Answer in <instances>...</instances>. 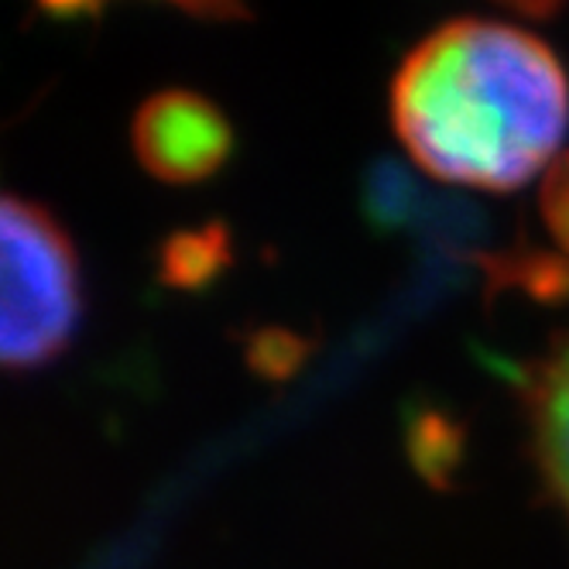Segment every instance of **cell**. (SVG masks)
Returning <instances> with one entry per match:
<instances>
[{
  "instance_id": "obj_7",
  "label": "cell",
  "mask_w": 569,
  "mask_h": 569,
  "mask_svg": "<svg viewBox=\"0 0 569 569\" xmlns=\"http://www.w3.org/2000/svg\"><path fill=\"white\" fill-rule=\"evenodd\" d=\"M501 4L515 8V11H525V14H549L556 11L562 0H501Z\"/></svg>"
},
{
  "instance_id": "obj_1",
  "label": "cell",
  "mask_w": 569,
  "mask_h": 569,
  "mask_svg": "<svg viewBox=\"0 0 569 569\" xmlns=\"http://www.w3.org/2000/svg\"><path fill=\"white\" fill-rule=\"evenodd\" d=\"M401 144L429 176L508 192L566 154L569 83L536 34L463 18L432 31L391 87Z\"/></svg>"
},
{
  "instance_id": "obj_6",
  "label": "cell",
  "mask_w": 569,
  "mask_h": 569,
  "mask_svg": "<svg viewBox=\"0 0 569 569\" xmlns=\"http://www.w3.org/2000/svg\"><path fill=\"white\" fill-rule=\"evenodd\" d=\"M169 4L192 11V14H207V18H227L240 11V0H169Z\"/></svg>"
},
{
  "instance_id": "obj_4",
  "label": "cell",
  "mask_w": 569,
  "mask_h": 569,
  "mask_svg": "<svg viewBox=\"0 0 569 569\" xmlns=\"http://www.w3.org/2000/svg\"><path fill=\"white\" fill-rule=\"evenodd\" d=\"M528 405L542 473L556 501L569 511V340L542 363Z\"/></svg>"
},
{
  "instance_id": "obj_5",
  "label": "cell",
  "mask_w": 569,
  "mask_h": 569,
  "mask_svg": "<svg viewBox=\"0 0 569 569\" xmlns=\"http://www.w3.org/2000/svg\"><path fill=\"white\" fill-rule=\"evenodd\" d=\"M542 213H546L549 230L556 233V240L569 251V151L556 161L552 172L546 176Z\"/></svg>"
},
{
  "instance_id": "obj_3",
  "label": "cell",
  "mask_w": 569,
  "mask_h": 569,
  "mask_svg": "<svg viewBox=\"0 0 569 569\" xmlns=\"http://www.w3.org/2000/svg\"><path fill=\"white\" fill-rule=\"evenodd\" d=\"M227 117L196 93L166 90L151 97L134 117L138 161L166 182L210 179L230 154Z\"/></svg>"
},
{
  "instance_id": "obj_2",
  "label": "cell",
  "mask_w": 569,
  "mask_h": 569,
  "mask_svg": "<svg viewBox=\"0 0 569 569\" xmlns=\"http://www.w3.org/2000/svg\"><path fill=\"white\" fill-rule=\"evenodd\" d=\"M0 353L11 371L42 368L66 350L79 322V268L62 227L34 202L4 199L0 217Z\"/></svg>"
}]
</instances>
